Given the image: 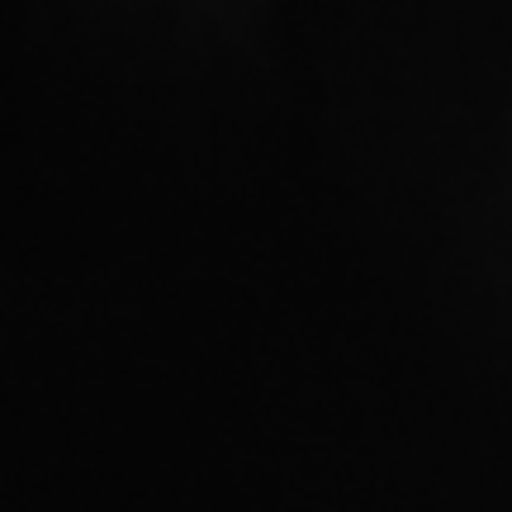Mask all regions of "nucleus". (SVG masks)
<instances>
[]
</instances>
